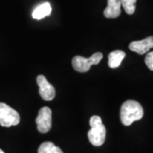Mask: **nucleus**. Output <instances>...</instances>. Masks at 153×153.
Here are the masks:
<instances>
[{
  "label": "nucleus",
  "instance_id": "obj_11",
  "mask_svg": "<svg viewBox=\"0 0 153 153\" xmlns=\"http://www.w3.org/2000/svg\"><path fill=\"white\" fill-rule=\"evenodd\" d=\"M38 153H63L61 149L56 146L55 144L50 141H46L40 145L38 148Z\"/></svg>",
  "mask_w": 153,
  "mask_h": 153
},
{
  "label": "nucleus",
  "instance_id": "obj_1",
  "mask_svg": "<svg viewBox=\"0 0 153 153\" xmlns=\"http://www.w3.org/2000/svg\"><path fill=\"white\" fill-rule=\"evenodd\" d=\"M144 115L141 105L136 100H128L122 105L120 110V118L124 126L131 125L134 122L140 120Z\"/></svg>",
  "mask_w": 153,
  "mask_h": 153
},
{
  "label": "nucleus",
  "instance_id": "obj_14",
  "mask_svg": "<svg viewBox=\"0 0 153 153\" xmlns=\"http://www.w3.org/2000/svg\"><path fill=\"white\" fill-rule=\"evenodd\" d=\"M0 153H4V151H2V150L0 149Z\"/></svg>",
  "mask_w": 153,
  "mask_h": 153
},
{
  "label": "nucleus",
  "instance_id": "obj_7",
  "mask_svg": "<svg viewBox=\"0 0 153 153\" xmlns=\"http://www.w3.org/2000/svg\"><path fill=\"white\" fill-rule=\"evenodd\" d=\"M153 48V37H148L140 41H134L129 44V49L140 55H144Z\"/></svg>",
  "mask_w": 153,
  "mask_h": 153
},
{
  "label": "nucleus",
  "instance_id": "obj_3",
  "mask_svg": "<svg viewBox=\"0 0 153 153\" xmlns=\"http://www.w3.org/2000/svg\"><path fill=\"white\" fill-rule=\"evenodd\" d=\"M102 58H103L102 53L97 52L88 58H84L79 55L75 56L71 60V63L75 71L79 72H87L90 69L91 66L99 64L100 60H102Z\"/></svg>",
  "mask_w": 153,
  "mask_h": 153
},
{
  "label": "nucleus",
  "instance_id": "obj_12",
  "mask_svg": "<svg viewBox=\"0 0 153 153\" xmlns=\"http://www.w3.org/2000/svg\"><path fill=\"white\" fill-rule=\"evenodd\" d=\"M137 0H121V4L128 15H133L135 11V4Z\"/></svg>",
  "mask_w": 153,
  "mask_h": 153
},
{
  "label": "nucleus",
  "instance_id": "obj_13",
  "mask_svg": "<svg viewBox=\"0 0 153 153\" xmlns=\"http://www.w3.org/2000/svg\"><path fill=\"white\" fill-rule=\"evenodd\" d=\"M145 62H146L148 68L153 71V51L149 52L146 55V58H145Z\"/></svg>",
  "mask_w": 153,
  "mask_h": 153
},
{
  "label": "nucleus",
  "instance_id": "obj_4",
  "mask_svg": "<svg viewBox=\"0 0 153 153\" xmlns=\"http://www.w3.org/2000/svg\"><path fill=\"white\" fill-rule=\"evenodd\" d=\"M20 120V115L16 110L5 103L0 102V125L9 128L19 124Z\"/></svg>",
  "mask_w": 153,
  "mask_h": 153
},
{
  "label": "nucleus",
  "instance_id": "obj_10",
  "mask_svg": "<svg viewBox=\"0 0 153 153\" xmlns=\"http://www.w3.org/2000/svg\"><path fill=\"white\" fill-rule=\"evenodd\" d=\"M51 5L49 3L41 4L35 8L33 12V17L36 20H41L51 14Z\"/></svg>",
  "mask_w": 153,
  "mask_h": 153
},
{
  "label": "nucleus",
  "instance_id": "obj_8",
  "mask_svg": "<svg viewBox=\"0 0 153 153\" xmlns=\"http://www.w3.org/2000/svg\"><path fill=\"white\" fill-rule=\"evenodd\" d=\"M121 0H107V7L105 9L104 16L106 18H117L121 14Z\"/></svg>",
  "mask_w": 153,
  "mask_h": 153
},
{
  "label": "nucleus",
  "instance_id": "obj_5",
  "mask_svg": "<svg viewBox=\"0 0 153 153\" xmlns=\"http://www.w3.org/2000/svg\"><path fill=\"white\" fill-rule=\"evenodd\" d=\"M36 123L38 130L42 134L48 133L50 130L52 125V111L49 107L44 106L39 110Z\"/></svg>",
  "mask_w": 153,
  "mask_h": 153
},
{
  "label": "nucleus",
  "instance_id": "obj_2",
  "mask_svg": "<svg viewBox=\"0 0 153 153\" xmlns=\"http://www.w3.org/2000/svg\"><path fill=\"white\" fill-rule=\"evenodd\" d=\"M89 125L91 128L88 133L89 142L94 146H100L105 140V127L102 123V120L99 116H93L89 119Z\"/></svg>",
  "mask_w": 153,
  "mask_h": 153
},
{
  "label": "nucleus",
  "instance_id": "obj_9",
  "mask_svg": "<svg viewBox=\"0 0 153 153\" xmlns=\"http://www.w3.org/2000/svg\"><path fill=\"white\" fill-rule=\"evenodd\" d=\"M126 54L123 50H114L108 55V66L111 68H117L120 66L123 60L125 58Z\"/></svg>",
  "mask_w": 153,
  "mask_h": 153
},
{
  "label": "nucleus",
  "instance_id": "obj_6",
  "mask_svg": "<svg viewBox=\"0 0 153 153\" xmlns=\"http://www.w3.org/2000/svg\"><path fill=\"white\" fill-rule=\"evenodd\" d=\"M37 82L39 87L40 96L44 100H52L55 96V89L53 85H51L44 75H39L37 77Z\"/></svg>",
  "mask_w": 153,
  "mask_h": 153
}]
</instances>
